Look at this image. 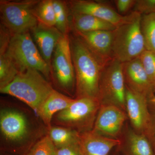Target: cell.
<instances>
[{
	"instance_id": "7",
	"label": "cell",
	"mask_w": 155,
	"mask_h": 155,
	"mask_svg": "<svg viewBox=\"0 0 155 155\" xmlns=\"http://www.w3.org/2000/svg\"><path fill=\"white\" fill-rule=\"evenodd\" d=\"M99 104L98 100L90 98L74 99L68 108L55 115V123L72 130L80 128L91 121Z\"/></svg>"
},
{
	"instance_id": "26",
	"label": "cell",
	"mask_w": 155,
	"mask_h": 155,
	"mask_svg": "<svg viewBox=\"0 0 155 155\" xmlns=\"http://www.w3.org/2000/svg\"><path fill=\"white\" fill-rule=\"evenodd\" d=\"M154 90L155 89V54L146 50L139 57Z\"/></svg>"
},
{
	"instance_id": "21",
	"label": "cell",
	"mask_w": 155,
	"mask_h": 155,
	"mask_svg": "<svg viewBox=\"0 0 155 155\" xmlns=\"http://www.w3.org/2000/svg\"><path fill=\"white\" fill-rule=\"evenodd\" d=\"M34 14L38 23L50 27H55V14L53 0L40 1L35 7Z\"/></svg>"
},
{
	"instance_id": "14",
	"label": "cell",
	"mask_w": 155,
	"mask_h": 155,
	"mask_svg": "<svg viewBox=\"0 0 155 155\" xmlns=\"http://www.w3.org/2000/svg\"><path fill=\"white\" fill-rule=\"evenodd\" d=\"M78 143L81 155H108L121 142L91 130L79 133Z\"/></svg>"
},
{
	"instance_id": "16",
	"label": "cell",
	"mask_w": 155,
	"mask_h": 155,
	"mask_svg": "<svg viewBox=\"0 0 155 155\" xmlns=\"http://www.w3.org/2000/svg\"><path fill=\"white\" fill-rule=\"evenodd\" d=\"M0 127L7 138L17 140L25 136L27 132V122L24 116L14 111H7L1 114Z\"/></svg>"
},
{
	"instance_id": "8",
	"label": "cell",
	"mask_w": 155,
	"mask_h": 155,
	"mask_svg": "<svg viewBox=\"0 0 155 155\" xmlns=\"http://www.w3.org/2000/svg\"><path fill=\"white\" fill-rule=\"evenodd\" d=\"M52 60L51 68L58 84L69 91L73 88L75 77L68 35H63L58 42Z\"/></svg>"
},
{
	"instance_id": "10",
	"label": "cell",
	"mask_w": 155,
	"mask_h": 155,
	"mask_svg": "<svg viewBox=\"0 0 155 155\" xmlns=\"http://www.w3.org/2000/svg\"><path fill=\"white\" fill-rule=\"evenodd\" d=\"M113 31H73V33L83 42L98 60L105 65L113 60L112 48Z\"/></svg>"
},
{
	"instance_id": "6",
	"label": "cell",
	"mask_w": 155,
	"mask_h": 155,
	"mask_svg": "<svg viewBox=\"0 0 155 155\" xmlns=\"http://www.w3.org/2000/svg\"><path fill=\"white\" fill-rule=\"evenodd\" d=\"M126 87L122 64L113 60L104 66L100 79L98 100L121 107H125Z\"/></svg>"
},
{
	"instance_id": "9",
	"label": "cell",
	"mask_w": 155,
	"mask_h": 155,
	"mask_svg": "<svg viewBox=\"0 0 155 155\" xmlns=\"http://www.w3.org/2000/svg\"><path fill=\"white\" fill-rule=\"evenodd\" d=\"M70 14L92 15L107 22L116 27L128 20L129 15L123 16L105 5L93 1L77 0L68 2Z\"/></svg>"
},
{
	"instance_id": "30",
	"label": "cell",
	"mask_w": 155,
	"mask_h": 155,
	"mask_svg": "<svg viewBox=\"0 0 155 155\" xmlns=\"http://www.w3.org/2000/svg\"><path fill=\"white\" fill-rule=\"evenodd\" d=\"M153 130L154 132V134L155 135V115L154 116V117L153 121Z\"/></svg>"
},
{
	"instance_id": "17",
	"label": "cell",
	"mask_w": 155,
	"mask_h": 155,
	"mask_svg": "<svg viewBox=\"0 0 155 155\" xmlns=\"http://www.w3.org/2000/svg\"><path fill=\"white\" fill-rule=\"evenodd\" d=\"M74 100L54 90L42 104L37 114L49 129L54 116L68 108Z\"/></svg>"
},
{
	"instance_id": "19",
	"label": "cell",
	"mask_w": 155,
	"mask_h": 155,
	"mask_svg": "<svg viewBox=\"0 0 155 155\" xmlns=\"http://www.w3.org/2000/svg\"><path fill=\"white\" fill-rule=\"evenodd\" d=\"M49 136L56 148L77 143L79 133L70 128L62 127H52L49 129Z\"/></svg>"
},
{
	"instance_id": "4",
	"label": "cell",
	"mask_w": 155,
	"mask_h": 155,
	"mask_svg": "<svg viewBox=\"0 0 155 155\" xmlns=\"http://www.w3.org/2000/svg\"><path fill=\"white\" fill-rule=\"evenodd\" d=\"M5 52L19 73L33 69L50 77L51 68L42 57L30 32L13 35Z\"/></svg>"
},
{
	"instance_id": "22",
	"label": "cell",
	"mask_w": 155,
	"mask_h": 155,
	"mask_svg": "<svg viewBox=\"0 0 155 155\" xmlns=\"http://www.w3.org/2000/svg\"><path fill=\"white\" fill-rule=\"evenodd\" d=\"M19 73L6 52H0V89L11 83Z\"/></svg>"
},
{
	"instance_id": "25",
	"label": "cell",
	"mask_w": 155,
	"mask_h": 155,
	"mask_svg": "<svg viewBox=\"0 0 155 155\" xmlns=\"http://www.w3.org/2000/svg\"><path fill=\"white\" fill-rule=\"evenodd\" d=\"M25 155H57L56 147L48 135L37 142Z\"/></svg>"
},
{
	"instance_id": "3",
	"label": "cell",
	"mask_w": 155,
	"mask_h": 155,
	"mask_svg": "<svg viewBox=\"0 0 155 155\" xmlns=\"http://www.w3.org/2000/svg\"><path fill=\"white\" fill-rule=\"evenodd\" d=\"M141 17L134 11L126 22L113 31V60L123 64L138 58L146 50L141 29Z\"/></svg>"
},
{
	"instance_id": "5",
	"label": "cell",
	"mask_w": 155,
	"mask_h": 155,
	"mask_svg": "<svg viewBox=\"0 0 155 155\" xmlns=\"http://www.w3.org/2000/svg\"><path fill=\"white\" fill-rule=\"evenodd\" d=\"M39 1L1 0L2 24L12 35L29 32L38 23L35 15L34 8Z\"/></svg>"
},
{
	"instance_id": "28",
	"label": "cell",
	"mask_w": 155,
	"mask_h": 155,
	"mask_svg": "<svg viewBox=\"0 0 155 155\" xmlns=\"http://www.w3.org/2000/svg\"><path fill=\"white\" fill-rule=\"evenodd\" d=\"M57 155H81L77 143L56 148Z\"/></svg>"
},
{
	"instance_id": "31",
	"label": "cell",
	"mask_w": 155,
	"mask_h": 155,
	"mask_svg": "<svg viewBox=\"0 0 155 155\" xmlns=\"http://www.w3.org/2000/svg\"><path fill=\"white\" fill-rule=\"evenodd\" d=\"M151 102H152L154 103V104H155V96L151 98Z\"/></svg>"
},
{
	"instance_id": "2",
	"label": "cell",
	"mask_w": 155,
	"mask_h": 155,
	"mask_svg": "<svg viewBox=\"0 0 155 155\" xmlns=\"http://www.w3.org/2000/svg\"><path fill=\"white\" fill-rule=\"evenodd\" d=\"M42 75L35 69H27L19 73L11 83L0 89V91L22 101L37 114L54 90Z\"/></svg>"
},
{
	"instance_id": "13",
	"label": "cell",
	"mask_w": 155,
	"mask_h": 155,
	"mask_svg": "<svg viewBox=\"0 0 155 155\" xmlns=\"http://www.w3.org/2000/svg\"><path fill=\"white\" fill-rule=\"evenodd\" d=\"M31 32L42 57L51 68L54 52L58 42L64 35L55 27H50L38 22Z\"/></svg>"
},
{
	"instance_id": "12",
	"label": "cell",
	"mask_w": 155,
	"mask_h": 155,
	"mask_svg": "<svg viewBox=\"0 0 155 155\" xmlns=\"http://www.w3.org/2000/svg\"><path fill=\"white\" fill-rule=\"evenodd\" d=\"M126 115L119 107L106 104L100 109L93 131L103 136H115L122 129Z\"/></svg>"
},
{
	"instance_id": "20",
	"label": "cell",
	"mask_w": 155,
	"mask_h": 155,
	"mask_svg": "<svg viewBox=\"0 0 155 155\" xmlns=\"http://www.w3.org/2000/svg\"><path fill=\"white\" fill-rule=\"evenodd\" d=\"M55 14V27L62 34L67 35L71 30L70 10L67 2L61 0H53Z\"/></svg>"
},
{
	"instance_id": "32",
	"label": "cell",
	"mask_w": 155,
	"mask_h": 155,
	"mask_svg": "<svg viewBox=\"0 0 155 155\" xmlns=\"http://www.w3.org/2000/svg\"></svg>"
},
{
	"instance_id": "24",
	"label": "cell",
	"mask_w": 155,
	"mask_h": 155,
	"mask_svg": "<svg viewBox=\"0 0 155 155\" xmlns=\"http://www.w3.org/2000/svg\"><path fill=\"white\" fill-rule=\"evenodd\" d=\"M128 151L130 155H155L150 142L143 135L134 133L128 139Z\"/></svg>"
},
{
	"instance_id": "1",
	"label": "cell",
	"mask_w": 155,
	"mask_h": 155,
	"mask_svg": "<svg viewBox=\"0 0 155 155\" xmlns=\"http://www.w3.org/2000/svg\"><path fill=\"white\" fill-rule=\"evenodd\" d=\"M69 38L77 98L98 100L101 74L105 65L78 37L75 35Z\"/></svg>"
},
{
	"instance_id": "18",
	"label": "cell",
	"mask_w": 155,
	"mask_h": 155,
	"mask_svg": "<svg viewBox=\"0 0 155 155\" xmlns=\"http://www.w3.org/2000/svg\"><path fill=\"white\" fill-rule=\"evenodd\" d=\"M70 23L71 29L79 32L113 31L116 28L112 23L88 14H70Z\"/></svg>"
},
{
	"instance_id": "11",
	"label": "cell",
	"mask_w": 155,
	"mask_h": 155,
	"mask_svg": "<svg viewBox=\"0 0 155 155\" xmlns=\"http://www.w3.org/2000/svg\"><path fill=\"white\" fill-rule=\"evenodd\" d=\"M122 64L127 87L147 99L152 96L154 90L139 58Z\"/></svg>"
},
{
	"instance_id": "23",
	"label": "cell",
	"mask_w": 155,
	"mask_h": 155,
	"mask_svg": "<svg viewBox=\"0 0 155 155\" xmlns=\"http://www.w3.org/2000/svg\"><path fill=\"white\" fill-rule=\"evenodd\" d=\"M141 29L146 49L155 54V13L142 15Z\"/></svg>"
},
{
	"instance_id": "27",
	"label": "cell",
	"mask_w": 155,
	"mask_h": 155,
	"mask_svg": "<svg viewBox=\"0 0 155 155\" xmlns=\"http://www.w3.org/2000/svg\"><path fill=\"white\" fill-rule=\"evenodd\" d=\"M134 12L141 15L155 13V0H138L136 1L134 6Z\"/></svg>"
},
{
	"instance_id": "15",
	"label": "cell",
	"mask_w": 155,
	"mask_h": 155,
	"mask_svg": "<svg viewBox=\"0 0 155 155\" xmlns=\"http://www.w3.org/2000/svg\"><path fill=\"white\" fill-rule=\"evenodd\" d=\"M147 102L146 98L126 87L125 107L131 123L138 130L143 129L150 122Z\"/></svg>"
},
{
	"instance_id": "29",
	"label": "cell",
	"mask_w": 155,
	"mask_h": 155,
	"mask_svg": "<svg viewBox=\"0 0 155 155\" xmlns=\"http://www.w3.org/2000/svg\"><path fill=\"white\" fill-rule=\"evenodd\" d=\"M135 2L134 0H117L116 1V7L119 12L125 13L134 6Z\"/></svg>"
}]
</instances>
